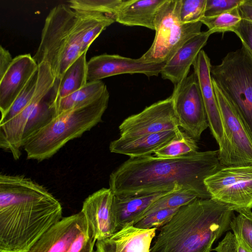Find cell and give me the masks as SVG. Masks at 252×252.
Masks as SVG:
<instances>
[{"label":"cell","mask_w":252,"mask_h":252,"mask_svg":"<svg viewBox=\"0 0 252 252\" xmlns=\"http://www.w3.org/2000/svg\"><path fill=\"white\" fill-rule=\"evenodd\" d=\"M230 222V229L236 236L242 239L252 249V212L250 209L236 211Z\"/></svg>","instance_id":"obj_31"},{"label":"cell","mask_w":252,"mask_h":252,"mask_svg":"<svg viewBox=\"0 0 252 252\" xmlns=\"http://www.w3.org/2000/svg\"><path fill=\"white\" fill-rule=\"evenodd\" d=\"M38 77V68L32 74L6 114L0 118V123L15 117L28 105L34 95L37 86Z\"/></svg>","instance_id":"obj_30"},{"label":"cell","mask_w":252,"mask_h":252,"mask_svg":"<svg viewBox=\"0 0 252 252\" xmlns=\"http://www.w3.org/2000/svg\"><path fill=\"white\" fill-rule=\"evenodd\" d=\"M165 63L146 62L140 58L132 59L119 55L103 54L94 56L87 62V82L101 80L123 74H143L150 77L160 74Z\"/></svg>","instance_id":"obj_13"},{"label":"cell","mask_w":252,"mask_h":252,"mask_svg":"<svg viewBox=\"0 0 252 252\" xmlns=\"http://www.w3.org/2000/svg\"><path fill=\"white\" fill-rule=\"evenodd\" d=\"M62 214L43 186L25 175H0V252H28Z\"/></svg>","instance_id":"obj_2"},{"label":"cell","mask_w":252,"mask_h":252,"mask_svg":"<svg viewBox=\"0 0 252 252\" xmlns=\"http://www.w3.org/2000/svg\"><path fill=\"white\" fill-rule=\"evenodd\" d=\"M210 59L201 50L193 64L195 74L203 100L209 127L219 146L222 141L223 131L220 113L213 86Z\"/></svg>","instance_id":"obj_17"},{"label":"cell","mask_w":252,"mask_h":252,"mask_svg":"<svg viewBox=\"0 0 252 252\" xmlns=\"http://www.w3.org/2000/svg\"><path fill=\"white\" fill-rule=\"evenodd\" d=\"M179 208L164 209L156 211L142 217L133 225L139 228H160L172 219Z\"/></svg>","instance_id":"obj_32"},{"label":"cell","mask_w":252,"mask_h":252,"mask_svg":"<svg viewBox=\"0 0 252 252\" xmlns=\"http://www.w3.org/2000/svg\"><path fill=\"white\" fill-rule=\"evenodd\" d=\"M219 107L223 137L219 149L223 167L252 165V133L231 101L212 79Z\"/></svg>","instance_id":"obj_8"},{"label":"cell","mask_w":252,"mask_h":252,"mask_svg":"<svg viewBox=\"0 0 252 252\" xmlns=\"http://www.w3.org/2000/svg\"><path fill=\"white\" fill-rule=\"evenodd\" d=\"M242 21L239 7L213 17H203L200 20L202 24L206 25L208 30L215 32H234Z\"/></svg>","instance_id":"obj_29"},{"label":"cell","mask_w":252,"mask_h":252,"mask_svg":"<svg viewBox=\"0 0 252 252\" xmlns=\"http://www.w3.org/2000/svg\"><path fill=\"white\" fill-rule=\"evenodd\" d=\"M13 59L8 50L2 46H0V78L10 66Z\"/></svg>","instance_id":"obj_38"},{"label":"cell","mask_w":252,"mask_h":252,"mask_svg":"<svg viewBox=\"0 0 252 252\" xmlns=\"http://www.w3.org/2000/svg\"><path fill=\"white\" fill-rule=\"evenodd\" d=\"M123 0H70L67 2L71 9L78 12L99 14L114 19Z\"/></svg>","instance_id":"obj_27"},{"label":"cell","mask_w":252,"mask_h":252,"mask_svg":"<svg viewBox=\"0 0 252 252\" xmlns=\"http://www.w3.org/2000/svg\"><path fill=\"white\" fill-rule=\"evenodd\" d=\"M235 236L237 252H252V249L242 239Z\"/></svg>","instance_id":"obj_40"},{"label":"cell","mask_w":252,"mask_h":252,"mask_svg":"<svg viewBox=\"0 0 252 252\" xmlns=\"http://www.w3.org/2000/svg\"><path fill=\"white\" fill-rule=\"evenodd\" d=\"M96 241L88 226L79 234L66 252H94V247Z\"/></svg>","instance_id":"obj_35"},{"label":"cell","mask_w":252,"mask_h":252,"mask_svg":"<svg viewBox=\"0 0 252 252\" xmlns=\"http://www.w3.org/2000/svg\"><path fill=\"white\" fill-rule=\"evenodd\" d=\"M165 0H126L118 7L114 19L126 26H141L155 30L159 7Z\"/></svg>","instance_id":"obj_21"},{"label":"cell","mask_w":252,"mask_h":252,"mask_svg":"<svg viewBox=\"0 0 252 252\" xmlns=\"http://www.w3.org/2000/svg\"><path fill=\"white\" fill-rule=\"evenodd\" d=\"M234 212L212 198H197L160 228L150 252H211L214 243L230 229Z\"/></svg>","instance_id":"obj_3"},{"label":"cell","mask_w":252,"mask_h":252,"mask_svg":"<svg viewBox=\"0 0 252 252\" xmlns=\"http://www.w3.org/2000/svg\"><path fill=\"white\" fill-rule=\"evenodd\" d=\"M38 64L30 54L20 55L0 78V111L2 118L26 86Z\"/></svg>","instance_id":"obj_16"},{"label":"cell","mask_w":252,"mask_h":252,"mask_svg":"<svg viewBox=\"0 0 252 252\" xmlns=\"http://www.w3.org/2000/svg\"><path fill=\"white\" fill-rule=\"evenodd\" d=\"M114 197L110 188H102L83 202L81 212L96 241L107 238L118 230Z\"/></svg>","instance_id":"obj_14"},{"label":"cell","mask_w":252,"mask_h":252,"mask_svg":"<svg viewBox=\"0 0 252 252\" xmlns=\"http://www.w3.org/2000/svg\"><path fill=\"white\" fill-rule=\"evenodd\" d=\"M212 79L231 101L252 133V55L242 47L212 65Z\"/></svg>","instance_id":"obj_6"},{"label":"cell","mask_w":252,"mask_h":252,"mask_svg":"<svg viewBox=\"0 0 252 252\" xmlns=\"http://www.w3.org/2000/svg\"><path fill=\"white\" fill-rule=\"evenodd\" d=\"M244 0H207L204 17H213L239 7Z\"/></svg>","instance_id":"obj_34"},{"label":"cell","mask_w":252,"mask_h":252,"mask_svg":"<svg viewBox=\"0 0 252 252\" xmlns=\"http://www.w3.org/2000/svg\"><path fill=\"white\" fill-rule=\"evenodd\" d=\"M77 13L68 5L59 4L47 15L41 40L34 55L38 64L48 63L61 79L69 66L83 53L76 30Z\"/></svg>","instance_id":"obj_5"},{"label":"cell","mask_w":252,"mask_h":252,"mask_svg":"<svg viewBox=\"0 0 252 252\" xmlns=\"http://www.w3.org/2000/svg\"><path fill=\"white\" fill-rule=\"evenodd\" d=\"M107 87L101 80L89 82L79 90L63 98L58 103V114L74 108L90 104L108 92Z\"/></svg>","instance_id":"obj_24"},{"label":"cell","mask_w":252,"mask_h":252,"mask_svg":"<svg viewBox=\"0 0 252 252\" xmlns=\"http://www.w3.org/2000/svg\"><path fill=\"white\" fill-rule=\"evenodd\" d=\"M180 128L171 95L126 118L119 126L120 137L130 138Z\"/></svg>","instance_id":"obj_12"},{"label":"cell","mask_w":252,"mask_h":252,"mask_svg":"<svg viewBox=\"0 0 252 252\" xmlns=\"http://www.w3.org/2000/svg\"><path fill=\"white\" fill-rule=\"evenodd\" d=\"M109 99L108 91L90 104L58 114L26 141L23 148L27 158L37 161L49 159L68 142L91 129L102 121Z\"/></svg>","instance_id":"obj_4"},{"label":"cell","mask_w":252,"mask_h":252,"mask_svg":"<svg viewBox=\"0 0 252 252\" xmlns=\"http://www.w3.org/2000/svg\"><path fill=\"white\" fill-rule=\"evenodd\" d=\"M170 192H171L126 196L114 195V207L117 219L118 230L126 224H134L154 202Z\"/></svg>","instance_id":"obj_22"},{"label":"cell","mask_w":252,"mask_h":252,"mask_svg":"<svg viewBox=\"0 0 252 252\" xmlns=\"http://www.w3.org/2000/svg\"><path fill=\"white\" fill-rule=\"evenodd\" d=\"M216 252H237L235 236L228 231L214 249Z\"/></svg>","instance_id":"obj_37"},{"label":"cell","mask_w":252,"mask_h":252,"mask_svg":"<svg viewBox=\"0 0 252 252\" xmlns=\"http://www.w3.org/2000/svg\"><path fill=\"white\" fill-rule=\"evenodd\" d=\"M88 227L82 212L64 217L45 232L28 252H66Z\"/></svg>","instance_id":"obj_15"},{"label":"cell","mask_w":252,"mask_h":252,"mask_svg":"<svg viewBox=\"0 0 252 252\" xmlns=\"http://www.w3.org/2000/svg\"><path fill=\"white\" fill-rule=\"evenodd\" d=\"M86 53L81 55L69 66L60 79L59 98L71 94L87 84Z\"/></svg>","instance_id":"obj_25"},{"label":"cell","mask_w":252,"mask_h":252,"mask_svg":"<svg viewBox=\"0 0 252 252\" xmlns=\"http://www.w3.org/2000/svg\"><path fill=\"white\" fill-rule=\"evenodd\" d=\"M196 141L179 128L174 137L154 152L159 158H174L198 152Z\"/></svg>","instance_id":"obj_26"},{"label":"cell","mask_w":252,"mask_h":252,"mask_svg":"<svg viewBox=\"0 0 252 252\" xmlns=\"http://www.w3.org/2000/svg\"><path fill=\"white\" fill-rule=\"evenodd\" d=\"M234 32L252 55V22L242 19L239 26Z\"/></svg>","instance_id":"obj_36"},{"label":"cell","mask_w":252,"mask_h":252,"mask_svg":"<svg viewBox=\"0 0 252 252\" xmlns=\"http://www.w3.org/2000/svg\"><path fill=\"white\" fill-rule=\"evenodd\" d=\"M179 128L130 138L120 137L110 142L109 150L111 153L125 155L129 158L151 156L171 141Z\"/></svg>","instance_id":"obj_20"},{"label":"cell","mask_w":252,"mask_h":252,"mask_svg":"<svg viewBox=\"0 0 252 252\" xmlns=\"http://www.w3.org/2000/svg\"><path fill=\"white\" fill-rule=\"evenodd\" d=\"M157 229L126 224L110 236L97 241L95 252H150Z\"/></svg>","instance_id":"obj_18"},{"label":"cell","mask_w":252,"mask_h":252,"mask_svg":"<svg viewBox=\"0 0 252 252\" xmlns=\"http://www.w3.org/2000/svg\"><path fill=\"white\" fill-rule=\"evenodd\" d=\"M204 184L211 198L234 211L252 209V165L222 167Z\"/></svg>","instance_id":"obj_9"},{"label":"cell","mask_w":252,"mask_h":252,"mask_svg":"<svg viewBox=\"0 0 252 252\" xmlns=\"http://www.w3.org/2000/svg\"><path fill=\"white\" fill-rule=\"evenodd\" d=\"M222 167L218 150L174 158H129L110 175L109 188L118 196L186 189L201 199L211 198L204 181Z\"/></svg>","instance_id":"obj_1"},{"label":"cell","mask_w":252,"mask_h":252,"mask_svg":"<svg viewBox=\"0 0 252 252\" xmlns=\"http://www.w3.org/2000/svg\"><path fill=\"white\" fill-rule=\"evenodd\" d=\"M77 13L76 30L78 35L82 53L87 52L94 41L115 21L111 17L95 13Z\"/></svg>","instance_id":"obj_23"},{"label":"cell","mask_w":252,"mask_h":252,"mask_svg":"<svg viewBox=\"0 0 252 252\" xmlns=\"http://www.w3.org/2000/svg\"><path fill=\"white\" fill-rule=\"evenodd\" d=\"M207 0H181L180 18L182 23L188 24L200 21L204 16Z\"/></svg>","instance_id":"obj_33"},{"label":"cell","mask_w":252,"mask_h":252,"mask_svg":"<svg viewBox=\"0 0 252 252\" xmlns=\"http://www.w3.org/2000/svg\"><path fill=\"white\" fill-rule=\"evenodd\" d=\"M171 95L179 127L198 141L209 125L195 74L193 72L175 86Z\"/></svg>","instance_id":"obj_11"},{"label":"cell","mask_w":252,"mask_h":252,"mask_svg":"<svg viewBox=\"0 0 252 252\" xmlns=\"http://www.w3.org/2000/svg\"><path fill=\"white\" fill-rule=\"evenodd\" d=\"M56 80L49 64L46 62L39 63L37 86L32 99L17 116L0 123V147L10 153L15 160L19 159L21 156L24 132L30 117Z\"/></svg>","instance_id":"obj_10"},{"label":"cell","mask_w":252,"mask_h":252,"mask_svg":"<svg viewBox=\"0 0 252 252\" xmlns=\"http://www.w3.org/2000/svg\"><path fill=\"white\" fill-rule=\"evenodd\" d=\"M181 0H165L155 22V36L149 49L140 57L148 62L166 63L189 40L201 32L202 23L184 24L180 18Z\"/></svg>","instance_id":"obj_7"},{"label":"cell","mask_w":252,"mask_h":252,"mask_svg":"<svg viewBox=\"0 0 252 252\" xmlns=\"http://www.w3.org/2000/svg\"><path fill=\"white\" fill-rule=\"evenodd\" d=\"M239 9L242 19L252 22V0H244Z\"/></svg>","instance_id":"obj_39"},{"label":"cell","mask_w":252,"mask_h":252,"mask_svg":"<svg viewBox=\"0 0 252 252\" xmlns=\"http://www.w3.org/2000/svg\"><path fill=\"white\" fill-rule=\"evenodd\" d=\"M211 34L209 30L201 32L186 42L165 63L160 73L162 78L169 80L174 86L186 78Z\"/></svg>","instance_id":"obj_19"},{"label":"cell","mask_w":252,"mask_h":252,"mask_svg":"<svg viewBox=\"0 0 252 252\" xmlns=\"http://www.w3.org/2000/svg\"><path fill=\"white\" fill-rule=\"evenodd\" d=\"M197 198H200L198 195L189 189H182L170 192L154 202L146 210L142 217L161 209L179 208Z\"/></svg>","instance_id":"obj_28"}]
</instances>
